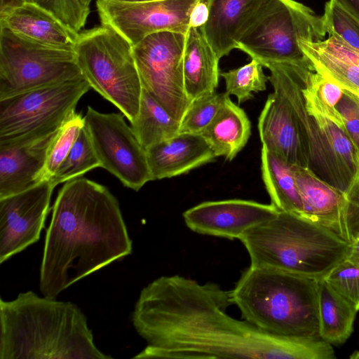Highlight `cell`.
I'll return each mask as SVG.
<instances>
[{
  "instance_id": "cell-1",
  "label": "cell",
  "mask_w": 359,
  "mask_h": 359,
  "mask_svg": "<svg viewBox=\"0 0 359 359\" xmlns=\"http://www.w3.org/2000/svg\"><path fill=\"white\" fill-rule=\"evenodd\" d=\"M229 291L215 283L162 276L140 292L133 325L147 342L134 358L330 359L332 345L322 339L280 338L230 316Z\"/></svg>"
},
{
  "instance_id": "cell-2",
  "label": "cell",
  "mask_w": 359,
  "mask_h": 359,
  "mask_svg": "<svg viewBox=\"0 0 359 359\" xmlns=\"http://www.w3.org/2000/svg\"><path fill=\"white\" fill-rule=\"evenodd\" d=\"M133 243L116 198L80 177L55 201L40 267L39 289L56 299L76 282L131 254Z\"/></svg>"
},
{
  "instance_id": "cell-3",
  "label": "cell",
  "mask_w": 359,
  "mask_h": 359,
  "mask_svg": "<svg viewBox=\"0 0 359 359\" xmlns=\"http://www.w3.org/2000/svg\"><path fill=\"white\" fill-rule=\"evenodd\" d=\"M111 359L75 304L20 292L0 300V359Z\"/></svg>"
},
{
  "instance_id": "cell-4",
  "label": "cell",
  "mask_w": 359,
  "mask_h": 359,
  "mask_svg": "<svg viewBox=\"0 0 359 359\" xmlns=\"http://www.w3.org/2000/svg\"><path fill=\"white\" fill-rule=\"evenodd\" d=\"M230 299L241 317L280 338L318 340V280L280 270L249 266Z\"/></svg>"
},
{
  "instance_id": "cell-5",
  "label": "cell",
  "mask_w": 359,
  "mask_h": 359,
  "mask_svg": "<svg viewBox=\"0 0 359 359\" xmlns=\"http://www.w3.org/2000/svg\"><path fill=\"white\" fill-rule=\"evenodd\" d=\"M250 266L272 269L317 280L345 260L350 244L304 217L279 211L239 239Z\"/></svg>"
},
{
  "instance_id": "cell-6",
  "label": "cell",
  "mask_w": 359,
  "mask_h": 359,
  "mask_svg": "<svg viewBox=\"0 0 359 359\" xmlns=\"http://www.w3.org/2000/svg\"><path fill=\"white\" fill-rule=\"evenodd\" d=\"M74 51L76 64L90 87L133 123L142 90L133 46L114 29L102 24L79 32Z\"/></svg>"
},
{
  "instance_id": "cell-7",
  "label": "cell",
  "mask_w": 359,
  "mask_h": 359,
  "mask_svg": "<svg viewBox=\"0 0 359 359\" xmlns=\"http://www.w3.org/2000/svg\"><path fill=\"white\" fill-rule=\"evenodd\" d=\"M327 34L322 16L294 0H274L238 44L263 67L297 65L310 61L302 40L317 42Z\"/></svg>"
},
{
  "instance_id": "cell-8",
  "label": "cell",
  "mask_w": 359,
  "mask_h": 359,
  "mask_svg": "<svg viewBox=\"0 0 359 359\" xmlns=\"http://www.w3.org/2000/svg\"><path fill=\"white\" fill-rule=\"evenodd\" d=\"M90 88L82 77L0 100V144L38 138L57 130Z\"/></svg>"
},
{
  "instance_id": "cell-9",
  "label": "cell",
  "mask_w": 359,
  "mask_h": 359,
  "mask_svg": "<svg viewBox=\"0 0 359 359\" xmlns=\"http://www.w3.org/2000/svg\"><path fill=\"white\" fill-rule=\"evenodd\" d=\"M82 77L74 49L35 42L0 27V100Z\"/></svg>"
},
{
  "instance_id": "cell-10",
  "label": "cell",
  "mask_w": 359,
  "mask_h": 359,
  "mask_svg": "<svg viewBox=\"0 0 359 359\" xmlns=\"http://www.w3.org/2000/svg\"><path fill=\"white\" fill-rule=\"evenodd\" d=\"M185 41L186 34L165 31L151 34L133 46L142 88L180 122L192 102L184 82Z\"/></svg>"
},
{
  "instance_id": "cell-11",
  "label": "cell",
  "mask_w": 359,
  "mask_h": 359,
  "mask_svg": "<svg viewBox=\"0 0 359 359\" xmlns=\"http://www.w3.org/2000/svg\"><path fill=\"white\" fill-rule=\"evenodd\" d=\"M122 113L104 114L88 107L85 127L101 167L126 187L139 191L153 178L146 150Z\"/></svg>"
},
{
  "instance_id": "cell-12",
  "label": "cell",
  "mask_w": 359,
  "mask_h": 359,
  "mask_svg": "<svg viewBox=\"0 0 359 359\" xmlns=\"http://www.w3.org/2000/svg\"><path fill=\"white\" fill-rule=\"evenodd\" d=\"M303 217L353 243L359 238V175L348 191L330 184L311 170L292 165Z\"/></svg>"
},
{
  "instance_id": "cell-13",
  "label": "cell",
  "mask_w": 359,
  "mask_h": 359,
  "mask_svg": "<svg viewBox=\"0 0 359 359\" xmlns=\"http://www.w3.org/2000/svg\"><path fill=\"white\" fill-rule=\"evenodd\" d=\"M202 0H154L122 3L97 0L102 24L108 25L133 46L146 36L160 32L187 34L194 6Z\"/></svg>"
},
{
  "instance_id": "cell-14",
  "label": "cell",
  "mask_w": 359,
  "mask_h": 359,
  "mask_svg": "<svg viewBox=\"0 0 359 359\" xmlns=\"http://www.w3.org/2000/svg\"><path fill=\"white\" fill-rule=\"evenodd\" d=\"M55 187L50 180H44L0 198L1 264L39 241Z\"/></svg>"
},
{
  "instance_id": "cell-15",
  "label": "cell",
  "mask_w": 359,
  "mask_h": 359,
  "mask_svg": "<svg viewBox=\"0 0 359 359\" xmlns=\"http://www.w3.org/2000/svg\"><path fill=\"white\" fill-rule=\"evenodd\" d=\"M273 90L268 96L258 119L262 146L289 163L309 168V154L301 122L282 78L268 77Z\"/></svg>"
},
{
  "instance_id": "cell-16",
  "label": "cell",
  "mask_w": 359,
  "mask_h": 359,
  "mask_svg": "<svg viewBox=\"0 0 359 359\" xmlns=\"http://www.w3.org/2000/svg\"><path fill=\"white\" fill-rule=\"evenodd\" d=\"M279 210L273 204L229 199L199 203L183 213L192 231L230 240L240 239L249 229L269 220Z\"/></svg>"
},
{
  "instance_id": "cell-17",
  "label": "cell",
  "mask_w": 359,
  "mask_h": 359,
  "mask_svg": "<svg viewBox=\"0 0 359 359\" xmlns=\"http://www.w3.org/2000/svg\"><path fill=\"white\" fill-rule=\"evenodd\" d=\"M274 0H206L208 18L200 27L219 59L229 55Z\"/></svg>"
},
{
  "instance_id": "cell-18",
  "label": "cell",
  "mask_w": 359,
  "mask_h": 359,
  "mask_svg": "<svg viewBox=\"0 0 359 359\" xmlns=\"http://www.w3.org/2000/svg\"><path fill=\"white\" fill-rule=\"evenodd\" d=\"M57 130L38 138L0 144V198L41 182L48 149Z\"/></svg>"
},
{
  "instance_id": "cell-19",
  "label": "cell",
  "mask_w": 359,
  "mask_h": 359,
  "mask_svg": "<svg viewBox=\"0 0 359 359\" xmlns=\"http://www.w3.org/2000/svg\"><path fill=\"white\" fill-rule=\"evenodd\" d=\"M153 180L187 173L215 158L201 134L179 133L146 150Z\"/></svg>"
},
{
  "instance_id": "cell-20",
  "label": "cell",
  "mask_w": 359,
  "mask_h": 359,
  "mask_svg": "<svg viewBox=\"0 0 359 359\" xmlns=\"http://www.w3.org/2000/svg\"><path fill=\"white\" fill-rule=\"evenodd\" d=\"M0 27L35 42L69 49H74L79 34L48 11L27 2L0 14Z\"/></svg>"
},
{
  "instance_id": "cell-21",
  "label": "cell",
  "mask_w": 359,
  "mask_h": 359,
  "mask_svg": "<svg viewBox=\"0 0 359 359\" xmlns=\"http://www.w3.org/2000/svg\"><path fill=\"white\" fill-rule=\"evenodd\" d=\"M219 60L200 28L190 27L186 34L183 74L185 90L191 101L215 92Z\"/></svg>"
},
{
  "instance_id": "cell-22",
  "label": "cell",
  "mask_w": 359,
  "mask_h": 359,
  "mask_svg": "<svg viewBox=\"0 0 359 359\" xmlns=\"http://www.w3.org/2000/svg\"><path fill=\"white\" fill-rule=\"evenodd\" d=\"M250 134L251 124L247 114L230 97L201 133L216 157L224 156L229 161L245 146Z\"/></svg>"
},
{
  "instance_id": "cell-23",
  "label": "cell",
  "mask_w": 359,
  "mask_h": 359,
  "mask_svg": "<svg viewBox=\"0 0 359 359\" xmlns=\"http://www.w3.org/2000/svg\"><path fill=\"white\" fill-rule=\"evenodd\" d=\"M262 172L271 204L279 211L303 217L302 198L292 164L262 146Z\"/></svg>"
},
{
  "instance_id": "cell-24",
  "label": "cell",
  "mask_w": 359,
  "mask_h": 359,
  "mask_svg": "<svg viewBox=\"0 0 359 359\" xmlns=\"http://www.w3.org/2000/svg\"><path fill=\"white\" fill-rule=\"evenodd\" d=\"M358 311L324 280H318L320 339L330 344L344 343L353 330Z\"/></svg>"
},
{
  "instance_id": "cell-25",
  "label": "cell",
  "mask_w": 359,
  "mask_h": 359,
  "mask_svg": "<svg viewBox=\"0 0 359 359\" xmlns=\"http://www.w3.org/2000/svg\"><path fill=\"white\" fill-rule=\"evenodd\" d=\"M131 127L139 142L147 150L177 135L180 122L142 88L139 111Z\"/></svg>"
},
{
  "instance_id": "cell-26",
  "label": "cell",
  "mask_w": 359,
  "mask_h": 359,
  "mask_svg": "<svg viewBox=\"0 0 359 359\" xmlns=\"http://www.w3.org/2000/svg\"><path fill=\"white\" fill-rule=\"evenodd\" d=\"M311 114L317 120L326 137L339 178L341 191L346 192L359 175V161L355 147L344 126L325 116Z\"/></svg>"
},
{
  "instance_id": "cell-27",
  "label": "cell",
  "mask_w": 359,
  "mask_h": 359,
  "mask_svg": "<svg viewBox=\"0 0 359 359\" xmlns=\"http://www.w3.org/2000/svg\"><path fill=\"white\" fill-rule=\"evenodd\" d=\"M302 49L316 71L337 83L342 88L359 93V69L320 48L316 42L302 40Z\"/></svg>"
},
{
  "instance_id": "cell-28",
  "label": "cell",
  "mask_w": 359,
  "mask_h": 359,
  "mask_svg": "<svg viewBox=\"0 0 359 359\" xmlns=\"http://www.w3.org/2000/svg\"><path fill=\"white\" fill-rule=\"evenodd\" d=\"M303 92L311 114L325 116L344 127L336 109L344 94L341 86L315 70L309 76Z\"/></svg>"
},
{
  "instance_id": "cell-29",
  "label": "cell",
  "mask_w": 359,
  "mask_h": 359,
  "mask_svg": "<svg viewBox=\"0 0 359 359\" xmlns=\"http://www.w3.org/2000/svg\"><path fill=\"white\" fill-rule=\"evenodd\" d=\"M97 167L101 164L84 126L67 157L49 180L57 186Z\"/></svg>"
},
{
  "instance_id": "cell-30",
  "label": "cell",
  "mask_w": 359,
  "mask_h": 359,
  "mask_svg": "<svg viewBox=\"0 0 359 359\" xmlns=\"http://www.w3.org/2000/svg\"><path fill=\"white\" fill-rule=\"evenodd\" d=\"M84 126V118L74 112L60 126L48 147L40 182L49 180L54 175Z\"/></svg>"
},
{
  "instance_id": "cell-31",
  "label": "cell",
  "mask_w": 359,
  "mask_h": 359,
  "mask_svg": "<svg viewBox=\"0 0 359 359\" xmlns=\"http://www.w3.org/2000/svg\"><path fill=\"white\" fill-rule=\"evenodd\" d=\"M226 84V93L236 97L238 103L253 97L252 93L265 90L268 77L263 66L252 60L241 67L220 73Z\"/></svg>"
},
{
  "instance_id": "cell-32",
  "label": "cell",
  "mask_w": 359,
  "mask_h": 359,
  "mask_svg": "<svg viewBox=\"0 0 359 359\" xmlns=\"http://www.w3.org/2000/svg\"><path fill=\"white\" fill-rule=\"evenodd\" d=\"M229 97L226 92H214L193 100L180 122V133L201 134Z\"/></svg>"
},
{
  "instance_id": "cell-33",
  "label": "cell",
  "mask_w": 359,
  "mask_h": 359,
  "mask_svg": "<svg viewBox=\"0 0 359 359\" xmlns=\"http://www.w3.org/2000/svg\"><path fill=\"white\" fill-rule=\"evenodd\" d=\"M329 36H334L359 53V20L334 0H329L322 15Z\"/></svg>"
},
{
  "instance_id": "cell-34",
  "label": "cell",
  "mask_w": 359,
  "mask_h": 359,
  "mask_svg": "<svg viewBox=\"0 0 359 359\" xmlns=\"http://www.w3.org/2000/svg\"><path fill=\"white\" fill-rule=\"evenodd\" d=\"M36 4L54 15L76 33L85 25L90 8L81 0H25Z\"/></svg>"
},
{
  "instance_id": "cell-35",
  "label": "cell",
  "mask_w": 359,
  "mask_h": 359,
  "mask_svg": "<svg viewBox=\"0 0 359 359\" xmlns=\"http://www.w3.org/2000/svg\"><path fill=\"white\" fill-rule=\"evenodd\" d=\"M323 279L359 311V267L345 259Z\"/></svg>"
},
{
  "instance_id": "cell-36",
  "label": "cell",
  "mask_w": 359,
  "mask_h": 359,
  "mask_svg": "<svg viewBox=\"0 0 359 359\" xmlns=\"http://www.w3.org/2000/svg\"><path fill=\"white\" fill-rule=\"evenodd\" d=\"M348 136L359 156V93L344 89V94L336 107Z\"/></svg>"
},
{
  "instance_id": "cell-37",
  "label": "cell",
  "mask_w": 359,
  "mask_h": 359,
  "mask_svg": "<svg viewBox=\"0 0 359 359\" xmlns=\"http://www.w3.org/2000/svg\"><path fill=\"white\" fill-rule=\"evenodd\" d=\"M316 43L325 51L353 64L359 69V53L337 38L329 36Z\"/></svg>"
},
{
  "instance_id": "cell-38",
  "label": "cell",
  "mask_w": 359,
  "mask_h": 359,
  "mask_svg": "<svg viewBox=\"0 0 359 359\" xmlns=\"http://www.w3.org/2000/svg\"><path fill=\"white\" fill-rule=\"evenodd\" d=\"M208 18V8L206 0L199 1L193 8L190 16V27L200 28Z\"/></svg>"
},
{
  "instance_id": "cell-39",
  "label": "cell",
  "mask_w": 359,
  "mask_h": 359,
  "mask_svg": "<svg viewBox=\"0 0 359 359\" xmlns=\"http://www.w3.org/2000/svg\"><path fill=\"white\" fill-rule=\"evenodd\" d=\"M359 20V0H334Z\"/></svg>"
},
{
  "instance_id": "cell-40",
  "label": "cell",
  "mask_w": 359,
  "mask_h": 359,
  "mask_svg": "<svg viewBox=\"0 0 359 359\" xmlns=\"http://www.w3.org/2000/svg\"><path fill=\"white\" fill-rule=\"evenodd\" d=\"M346 259L359 267V238L350 244L349 252Z\"/></svg>"
},
{
  "instance_id": "cell-41",
  "label": "cell",
  "mask_w": 359,
  "mask_h": 359,
  "mask_svg": "<svg viewBox=\"0 0 359 359\" xmlns=\"http://www.w3.org/2000/svg\"><path fill=\"white\" fill-rule=\"evenodd\" d=\"M25 3V0H1L0 14L18 7Z\"/></svg>"
},
{
  "instance_id": "cell-42",
  "label": "cell",
  "mask_w": 359,
  "mask_h": 359,
  "mask_svg": "<svg viewBox=\"0 0 359 359\" xmlns=\"http://www.w3.org/2000/svg\"><path fill=\"white\" fill-rule=\"evenodd\" d=\"M117 2H122V3H142V2H147L150 1H154V0H111Z\"/></svg>"
},
{
  "instance_id": "cell-43",
  "label": "cell",
  "mask_w": 359,
  "mask_h": 359,
  "mask_svg": "<svg viewBox=\"0 0 359 359\" xmlns=\"http://www.w3.org/2000/svg\"><path fill=\"white\" fill-rule=\"evenodd\" d=\"M351 358H359V351L353 352L351 356Z\"/></svg>"
},
{
  "instance_id": "cell-44",
  "label": "cell",
  "mask_w": 359,
  "mask_h": 359,
  "mask_svg": "<svg viewBox=\"0 0 359 359\" xmlns=\"http://www.w3.org/2000/svg\"><path fill=\"white\" fill-rule=\"evenodd\" d=\"M81 1H83V3L85 5H86L87 6H88V7H89L90 4L91 3V1H92L93 0H81Z\"/></svg>"
},
{
  "instance_id": "cell-45",
  "label": "cell",
  "mask_w": 359,
  "mask_h": 359,
  "mask_svg": "<svg viewBox=\"0 0 359 359\" xmlns=\"http://www.w3.org/2000/svg\"><path fill=\"white\" fill-rule=\"evenodd\" d=\"M358 161H359V156H358Z\"/></svg>"
}]
</instances>
